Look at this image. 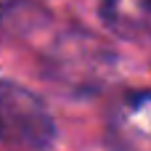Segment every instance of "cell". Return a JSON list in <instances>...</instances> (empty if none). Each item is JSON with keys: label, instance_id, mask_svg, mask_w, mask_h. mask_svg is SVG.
<instances>
[{"label": "cell", "instance_id": "obj_1", "mask_svg": "<svg viewBox=\"0 0 151 151\" xmlns=\"http://www.w3.org/2000/svg\"><path fill=\"white\" fill-rule=\"evenodd\" d=\"M56 138L45 104L27 88L0 80V143L24 151H42Z\"/></svg>", "mask_w": 151, "mask_h": 151}, {"label": "cell", "instance_id": "obj_2", "mask_svg": "<svg viewBox=\"0 0 151 151\" xmlns=\"http://www.w3.org/2000/svg\"><path fill=\"white\" fill-rule=\"evenodd\" d=\"M151 104L146 90L125 93L109 114L106 141L114 151H151Z\"/></svg>", "mask_w": 151, "mask_h": 151}, {"label": "cell", "instance_id": "obj_3", "mask_svg": "<svg viewBox=\"0 0 151 151\" xmlns=\"http://www.w3.org/2000/svg\"><path fill=\"white\" fill-rule=\"evenodd\" d=\"M101 16L111 32L127 40H143L149 35L151 0H104Z\"/></svg>", "mask_w": 151, "mask_h": 151}, {"label": "cell", "instance_id": "obj_4", "mask_svg": "<svg viewBox=\"0 0 151 151\" xmlns=\"http://www.w3.org/2000/svg\"><path fill=\"white\" fill-rule=\"evenodd\" d=\"M40 0H0V21L3 19H11L16 13H27V11H35Z\"/></svg>", "mask_w": 151, "mask_h": 151}]
</instances>
